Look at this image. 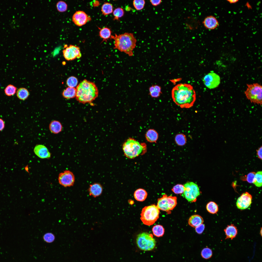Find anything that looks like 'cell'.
I'll return each instance as SVG.
<instances>
[{
    "label": "cell",
    "mask_w": 262,
    "mask_h": 262,
    "mask_svg": "<svg viewBox=\"0 0 262 262\" xmlns=\"http://www.w3.org/2000/svg\"><path fill=\"white\" fill-rule=\"evenodd\" d=\"M213 254L212 250L208 247L204 248L201 252V255L203 258L208 259L211 257Z\"/></svg>",
    "instance_id": "30"
},
{
    "label": "cell",
    "mask_w": 262,
    "mask_h": 262,
    "mask_svg": "<svg viewBox=\"0 0 262 262\" xmlns=\"http://www.w3.org/2000/svg\"><path fill=\"white\" fill-rule=\"evenodd\" d=\"M72 19L75 25L81 26L86 24L91 19L85 12L79 10L76 11L74 14Z\"/></svg>",
    "instance_id": "13"
},
{
    "label": "cell",
    "mask_w": 262,
    "mask_h": 262,
    "mask_svg": "<svg viewBox=\"0 0 262 262\" xmlns=\"http://www.w3.org/2000/svg\"><path fill=\"white\" fill-rule=\"evenodd\" d=\"M227 1L231 4L235 3L238 2V0H227Z\"/></svg>",
    "instance_id": "45"
},
{
    "label": "cell",
    "mask_w": 262,
    "mask_h": 262,
    "mask_svg": "<svg viewBox=\"0 0 262 262\" xmlns=\"http://www.w3.org/2000/svg\"><path fill=\"white\" fill-rule=\"evenodd\" d=\"M152 231L153 234L156 237H159L163 235L164 229L162 225H157L153 227Z\"/></svg>",
    "instance_id": "26"
},
{
    "label": "cell",
    "mask_w": 262,
    "mask_h": 262,
    "mask_svg": "<svg viewBox=\"0 0 262 262\" xmlns=\"http://www.w3.org/2000/svg\"><path fill=\"white\" fill-rule=\"evenodd\" d=\"M123 149L124 156L129 159H133L147 152V146L132 138L128 139L123 143Z\"/></svg>",
    "instance_id": "4"
},
{
    "label": "cell",
    "mask_w": 262,
    "mask_h": 262,
    "mask_svg": "<svg viewBox=\"0 0 262 262\" xmlns=\"http://www.w3.org/2000/svg\"><path fill=\"white\" fill-rule=\"evenodd\" d=\"M252 196L247 192L242 194L237 201L236 205L237 208L241 210L248 208L252 203Z\"/></svg>",
    "instance_id": "14"
},
{
    "label": "cell",
    "mask_w": 262,
    "mask_h": 262,
    "mask_svg": "<svg viewBox=\"0 0 262 262\" xmlns=\"http://www.w3.org/2000/svg\"><path fill=\"white\" fill-rule=\"evenodd\" d=\"M49 128L50 131L52 133L54 134H57L62 131L63 126L59 121L54 120L50 123Z\"/></svg>",
    "instance_id": "19"
},
{
    "label": "cell",
    "mask_w": 262,
    "mask_h": 262,
    "mask_svg": "<svg viewBox=\"0 0 262 262\" xmlns=\"http://www.w3.org/2000/svg\"><path fill=\"white\" fill-rule=\"evenodd\" d=\"M184 186L185 190L182 195L189 202H195L197 197L200 195L197 185L193 182H190L186 183Z\"/></svg>",
    "instance_id": "9"
},
{
    "label": "cell",
    "mask_w": 262,
    "mask_h": 262,
    "mask_svg": "<svg viewBox=\"0 0 262 262\" xmlns=\"http://www.w3.org/2000/svg\"><path fill=\"white\" fill-rule=\"evenodd\" d=\"M204 224H202L195 228V230L196 232L198 234H201L204 231L205 228Z\"/></svg>",
    "instance_id": "40"
},
{
    "label": "cell",
    "mask_w": 262,
    "mask_h": 262,
    "mask_svg": "<svg viewBox=\"0 0 262 262\" xmlns=\"http://www.w3.org/2000/svg\"><path fill=\"white\" fill-rule=\"evenodd\" d=\"M147 195V193L145 190L140 188L135 191L134 196L135 198L137 200L143 201L146 199Z\"/></svg>",
    "instance_id": "23"
},
{
    "label": "cell",
    "mask_w": 262,
    "mask_h": 262,
    "mask_svg": "<svg viewBox=\"0 0 262 262\" xmlns=\"http://www.w3.org/2000/svg\"><path fill=\"white\" fill-rule=\"evenodd\" d=\"M136 243L140 249L146 251L152 250L156 245V240L153 235L146 232L141 233L137 235Z\"/></svg>",
    "instance_id": "7"
},
{
    "label": "cell",
    "mask_w": 262,
    "mask_h": 262,
    "mask_svg": "<svg viewBox=\"0 0 262 262\" xmlns=\"http://www.w3.org/2000/svg\"><path fill=\"white\" fill-rule=\"evenodd\" d=\"M145 3V1L144 0H134L133 2L134 7L138 10L143 9L144 7Z\"/></svg>",
    "instance_id": "35"
},
{
    "label": "cell",
    "mask_w": 262,
    "mask_h": 262,
    "mask_svg": "<svg viewBox=\"0 0 262 262\" xmlns=\"http://www.w3.org/2000/svg\"><path fill=\"white\" fill-rule=\"evenodd\" d=\"M203 24L205 27L210 30L216 29L219 25L218 21L217 18L212 15L206 17L203 21Z\"/></svg>",
    "instance_id": "16"
},
{
    "label": "cell",
    "mask_w": 262,
    "mask_h": 262,
    "mask_svg": "<svg viewBox=\"0 0 262 262\" xmlns=\"http://www.w3.org/2000/svg\"><path fill=\"white\" fill-rule=\"evenodd\" d=\"M76 88V98L80 103L91 102L98 96V90L95 84L86 79L81 82Z\"/></svg>",
    "instance_id": "2"
},
{
    "label": "cell",
    "mask_w": 262,
    "mask_h": 262,
    "mask_svg": "<svg viewBox=\"0 0 262 262\" xmlns=\"http://www.w3.org/2000/svg\"><path fill=\"white\" fill-rule=\"evenodd\" d=\"M58 180L59 184L65 187L73 186L75 181V177L71 171L66 170L60 173L59 175Z\"/></svg>",
    "instance_id": "11"
},
{
    "label": "cell",
    "mask_w": 262,
    "mask_h": 262,
    "mask_svg": "<svg viewBox=\"0 0 262 262\" xmlns=\"http://www.w3.org/2000/svg\"><path fill=\"white\" fill-rule=\"evenodd\" d=\"M111 33V31L110 29L105 27L100 29L99 32V35L104 40H106L110 38Z\"/></svg>",
    "instance_id": "28"
},
{
    "label": "cell",
    "mask_w": 262,
    "mask_h": 262,
    "mask_svg": "<svg viewBox=\"0 0 262 262\" xmlns=\"http://www.w3.org/2000/svg\"><path fill=\"white\" fill-rule=\"evenodd\" d=\"M185 188L184 185L181 184H177L173 187L172 189V191L176 194H182L184 191Z\"/></svg>",
    "instance_id": "37"
},
{
    "label": "cell",
    "mask_w": 262,
    "mask_h": 262,
    "mask_svg": "<svg viewBox=\"0 0 262 262\" xmlns=\"http://www.w3.org/2000/svg\"><path fill=\"white\" fill-rule=\"evenodd\" d=\"M262 172L258 171L256 173L255 180L253 183L256 186L260 187L262 185Z\"/></svg>",
    "instance_id": "33"
},
{
    "label": "cell",
    "mask_w": 262,
    "mask_h": 262,
    "mask_svg": "<svg viewBox=\"0 0 262 262\" xmlns=\"http://www.w3.org/2000/svg\"><path fill=\"white\" fill-rule=\"evenodd\" d=\"M29 95L28 91L25 88H20L16 92V96L18 98L22 100H24L27 98Z\"/></svg>",
    "instance_id": "24"
},
{
    "label": "cell",
    "mask_w": 262,
    "mask_h": 262,
    "mask_svg": "<svg viewBox=\"0 0 262 262\" xmlns=\"http://www.w3.org/2000/svg\"><path fill=\"white\" fill-rule=\"evenodd\" d=\"M149 94L152 98H157L159 97L161 94L157 91L154 88V90L152 92L149 93Z\"/></svg>",
    "instance_id": "41"
},
{
    "label": "cell",
    "mask_w": 262,
    "mask_h": 262,
    "mask_svg": "<svg viewBox=\"0 0 262 262\" xmlns=\"http://www.w3.org/2000/svg\"><path fill=\"white\" fill-rule=\"evenodd\" d=\"M5 127L4 122L3 120L0 119V131L2 130Z\"/></svg>",
    "instance_id": "44"
},
{
    "label": "cell",
    "mask_w": 262,
    "mask_h": 262,
    "mask_svg": "<svg viewBox=\"0 0 262 262\" xmlns=\"http://www.w3.org/2000/svg\"><path fill=\"white\" fill-rule=\"evenodd\" d=\"M78 83L77 79L74 76L69 77L66 81V84L68 87L75 88L77 86Z\"/></svg>",
    "instance_id": "32"
},
{
    "label": "cell",
    "mask_w": 262,
    "mask_h": 262,
    "mask_svg": "<svg viewBox=\"0 0 262 262\" xmlns=\"http://www.w3.org/2000/svg\"><path fill=\"white\" fill-rule=\"evenodd\" d=\"M34 152L38 156L41 158H49L51 157V153L47 148L42 145H36L34 149Z\"/></svg>",
    "instance_id": "15"
},
{
    "label": "cell",
    "mask_w": 262,
    "mask_h": 262,
    "mask_svg": "<svg viewBox=\"0 0 262 262\" xmlns=\"http://www.w3.org/2000/svg\"><path fill=\"white\" fill-rule=\"evenodd\" d=\"M158 137V133L154 129H150L148 130L145 134V137L147 140L151 143H156Z\"/></svg>",
    "instance_id": "21"
},
{
    "label": "cell",
    "mask_w": 262,
    "mask_h": 262,
    "mask_svg": "<svg viewBox=\"0 0 262 262\" xmlns=\"http://www.w3.org/2000/svg\"><path fill=\"white\" fill-rule=\"evenodd\" d=\"M76 93V88L68 87L63 91L62 95L65 98L71 99L75 97Z\"/></svg>",
    "instance_id": "22"
},
{
    "label": "cell",
    "mask_w": 262,
    "mask_h": 262,
    "mask_svg": "<svg viewBox=\"0 0 262 262\" xmlns=\"http://www.w3.org/2000/svg\"><path fill=\"white\" fill-rule=\"evenodd\" d=\"M114 16V20H118L119 19L123 16L124 14V11L123 9L121 8H115L113 12Z\"/></svg>",
    "instance_id": "31"
},
{
    "label": "cell",
    "mask_w": 262,
    "mask_h": 262,
    "mask_svg": "<svg viewBox=\"0 0 262 262\" xmlns=\"http://www.w3.org/2000/svg\"><path fill=\"white\" fill-rule=\"evenodd\" d=\"M245 94L251 103L261 105L262 103V87L257 83L247 84Z\"/></svg>",
    "instance_id": "6"
},
{
    "label": "cell",
    "mask_w": 262,
    "mask_h": 262,
    "mask_svg": "<svg viewBox=\"0 0 262 262\" xmlns=\"http://www.w3.org/2000/svg\"><path fill=\"white\" fill-rule=\"evenodd\" d=\"M159 210L154 204L144 207L140 214V218L143 223L147 226L153 224L159 218Z\"/></svg>",
    "instance_id": "5"
},
{
    "label": "cell",
    "mask_w": 262,
    "mask_h": 262,
    "mask_svg": "<svg viewBox=\"0 0 262 262\" xmlns=\"http://www.w3.org/2000/svg\"><path fill=\"white\" fill-rule=\"evenodd\" d=\"M255 172H254L249 173L246 177V181L249 183H253L255 180Z\"/></svg>",
    "instance_id": "39"
},
{
    "label": "cell",
    "mask_w": 262,
    "mask_h": 262,
    "mask_svg": "<svg viewBox=\"0 0 262 262\" xmlns=\"http://www.w3.org/2000/svg\"><path fill=\"white\" fill-rule=\"evenodd\" d=\"M43 239L44 241L48 243L53 242L55 240V237L54 235L51 232H48L45 234L43 236Z\"/></svg>",
    "instance_id": "38"
},
{
    "label": "cell",
    "mask_w": 262,
    "mask_h": 262,
    "mask_svg": "<svg viewBox=\"0 0 262 262\" xmlns=\"http://www.w3.org/2000/svg\"><path fill=\"white\" fill-rule=\"evenodd\" d=\"M88 191L90 196L96 198L102 194L103 191V188L100 183H95L90 185Z\"/></svg>",
    "instance_id": "17"
},
{
    "label": "cell",
    "mask_w": 262,
    "mask_h": 262,
    "mask_svg": "<svg viewBox=\"0 0 262 262\" xmlns=\"http://www.w3.org/2000/svg\"><path fill=\"white\" fill-rule=\"evenodd\" d=\"M196 96L193 86L189 84H178L172 91L173 101L182 108H189L193 106L196 100Z\"/></svg>",
    "instance_id": "1"
},
{
    "label": "cell",
    "mask_w": 262,
    "mask_h": 262,
    "mask_svg": "<svg viewBox=\"0 0 262 262\" xmlns=\"http://www.w3.org/2000/svg\"><path fill=\"white\" fill-rule=\"evenodd\" d=\"M63 53L65 59L67 61H71L76 58H80L82 56L80 49L78 46L70 45L63 50Z\"/></svg>",
    "instance_id": "10"
},
{
    "label": "cell",
    "mask_w": 262,
    "mask_h": 262,
    "mask_svg": "<svg viewBox=\"0 0 262 262\" xmlns=\"http://www.w3.org/2000/svg\"><path fill=\"white\" fill-rule=\"evenodd\" d=\"M56 7L57 10L60 12L66 11L67 8V5L64 1L60 0L57 3Z\"/></svg>",
    "instance_id": "34"
},
{
    "label": "cell",
    "mask_w": 262,
    "mask_h": 262,
    "mask_svg": "<svg viewBox=\"0 0 262 262\" xmlns=\"http://www.w3.org/2000/svg\"><path fill=\"white\" fill-rule=\"evenodd\" d=\"M177 203L176 196H168L166 194H164L162 197L158 199L157 206L159 210L169 214L176 206Z\"/></svg>",
    "instance_id": "8"
},
{
    "label": "cell",
    "mask_w": 262,
    "mask_h": 262,
    "mask_svg": "<svg viewBox=\"0 0 262 262\" xmlns=\"http://www.w3.org/2000/svg\"><path fill=\"white\" fill-rule=\"evenodd\" d=\"M246 4V6H247V8H252L251 7V5H250L249 4V3H248V2Z\"/></svg>",
    "instance_id": "46"
},
{
    "label": "cell",
    "mask_w": 262,
    "mask_h": 262,
    "mask_svg": "<svg viewBox=\"0 0 262 262\" xmlns=\"http://www.w3.org/2000/svg\"><path fill=\"white\" fill-rule=\"evenodd\" d=\"M175 140L176 143L178 145L183 146L186 144V136L183 134H178L175 137Z\"/></svg>",
    "instance_id": "29"
},
{
    "label": "cell",
    "mask_w": 262,
    "mask_h": 262,
    "mask_svg": "<svg viewBox=\"0 0 262 262\" xmlns=\"http://www.w3.org/2000/svg\"><path fill=\"white\" fill-rule=\"evenodd\" d=\"M150 1L151 4L154 6H157L160 4L162 2V0H150Z\"/></svg>",
    "instance_id": "43"
},
{
    "label": "cell",
    "mask_w": 262,
    "mask_h": 262,
    "mask_svg": "<svg viewBox=\"0 0 262 262\" xmlns=\"http://www.w3.org/2000/svg\"><path fill=\"white\" fill-rule=\"evenodd\" d=\"M110 38L114 40V49L123 52L129 56L133 55V51L136 46L137 40L132 33H125L115 35H111Z\"/></svg>",
    "instance_id": "3"
},
{
    "label": "cell",
    "mask_w": 262,
    "mask_h": 262,
    "mask_svg": "<svg viewBox=\"0 0 262 262\" xmlns=\"http://www.w3.org/2000/svg\"><path fill=\"white\" fill-rule=\"evenodd\" d=\"M203 81L205 85L210 89L217 87L220 82L219 76L214 73H209L204 77Z\"/></svg>",
    "instance_id": "12"
},
{
    "label": "cell",
    "mask_w": 262,
    "mask_h": 262,
    "mask_svg": "<svg viewBox=\"0 0 262 262\" xmlns=\"http://www.w3.org/2000/svg\"><path fill=\"white\" fill-rule=\"evenodd\" d=\"M16 88L14 85L10 84L7 86L5 88V92L6 95L10 96L14 95L16 93Z\"/></svg>",
    "instance_id": "36"
},
{
    "label": "cell",
    "mask_w": 262,
    "mask_h": 262,
    "mask_svg": "<svg viewBox=\"0 0 262 262\" xmlns=\"http://www.w3.org/2000/svg\"><path fill=\"white\" fill-rule=\"evenodd\" d=\"M257 152V155L259 159L262 160V147L261 146L258 149L256 150Z\"/></svg>",
    "instance_id": "42"
},
{
    "label": "cell",
    "mask_w": 262,
    "mask_h": 262,
    "mask_svg": "<svg viewBox=\"0 0 262 262\" xmlns=\"http://www.w3.org/2000/svg\"><path fill=\"white\" fill-rule=\"evenodd\" d=\"M260 234H261V236H262V228H261V230H260Z\"/></svg>",
    "instance_id": "47"
},
{
    "label": "cell",
    "mask_w": 262,
    "mask_h": 262,
    "mask_svg": "<svg viewBox=\"0 0 262 262\" xmlns=\"http://www.w3.org/2000/svg\"><path fill=\"white\" fill-rule=\"evenodd\" d=\"M101 11L103 14L105 16L112 13L113 12L112 5L109 3H105L102 6Z\"/></svg>",
    "instance_id": "25"
},
{
    "label": "cell",
    "mask_w": 262,
    "mask_h": 262,
    "mask_svg": "<svg viewBox=\"0 0 262 262\" xmlns=\"http://www.w3.org/2000/svg\"><path fill=\"white\" fill-rule=\"evenodd\" d=\"M203 218L199 215L197 214L191 216L189 219L188 221L190 226L195 228L203 224Z\"/></svg>",
    "instance_id": "20"
},
{
    "label": "cell",
    "mask_w": 262,
    "mask_h": 262,
    "mask_svg": "<svg viewBox=\"0 0 262 262\" xmlns=\"http://www.w3.org/2000/svg\"><path fill=\"white\" fill-rule=\"evenodd\" d=\"M206 208L207 211L211 214L217 213L218 211V205L213 201H210L207 204Z\"/></svg>",
    "instance_id": "27"
},
{
    "label": "cell",
    "mask_w": 262,
    "mask_h": 262,
    "mask_svg": "<svg viewBox=\"0 0 262 262\" xmlns=\"http://www.w3.org/2000/svg\"><path fill=\"white\" fill-rule=\"evenodd\" d=\"M224 231L226 235L225 239L230 238L232 240L236 237L237 234V228L233 224L228 225Z\"/></svg>",
    "instance_id": "18"
}]
</instances>
